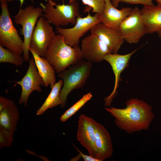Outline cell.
Listing matches in <instances>:
<instances>
[{
	"instance_id": "cell-11",
	"label": "cell",
	"mask_w": 161,
	"mask_h": 161,
	"mask_svg": "<svg viewBox=\"0 0 161 161\" xmlns=\"http://www.w3.org/2000/svg\"><path fill=\"white\" fill-rule=\"evenodd\" d=\"M80 48L83 58L92 63L104 60L105 56L112 53L109 48L92 34L82 40Z\"/></svg>"
},
{
	"instance_id": "cell-17",
	"label": "cell",
	"mask_w": 161,
	"mask_h": 161,
	"mask_svg": "<svg viewBox=\"0 0 161 161\" xmlns=\"http://www.w3.org/2000/svg\"><path fill=\"white\" fill-rule=\"evenodd\" d=\"M140 11L146 34L161 30V7L144 6Z\"/></svg>"
},
{
	"instance_id": "cell-24",
	"label": "cell",
	"mask_w": 161,
	"mask_h": 161,
	"mask_svg": "<svg viewBox=\"0 0 161 161\" xmlns=\"http://www.w3.org/2000/svg\"><path fill=\"white\" fill-rule=\"evenodd\" d=\"M74 0H69V3ZM83 4L92 9V12L100 14L103 11L105 6V0H81Z\"/></svg>"
},
{
	"instance_id": "cell-7",
	"label": "cell",
	"mask_w": 161,
	"mask_h": 161,
	"mask_svg": "<svg viewBox=\"0 0 161 161\" xmlns=\"http://www.w3.org/2000/svg\"><path fill=\"white\" fill-rule=\"evenodd\" d=\"M100 23L101 21L98 14L92 16L89 13L86 17H77L76 23L72 28L65 29L59 27L56 29L57 33L63 35L65 42L72 47L78 45L80 39L84 34Z\"/></svg>"
},
{
	"instance_id": "cell-18",
	"label": "cell",
	"mask_w": 161,
	"mask_h": 161,
	"mask_svg": "<svg viewBox=\"0 0 161 161\" xmlns=\"http://www.w3.org/2000/svg\"><path fill=\"white\" fill-rule=\"evenodd\" d=\"M29 49L34 58L38 71L43 80L44 86H50L52 88L56 83L53 67L44 57L39 56L30 48Z\"/></svg>"
},
{
	"instance_id": "cell-14",
	"label": "cell",
	"mask_w": 161,
	"mask_h": 161,
	"mask_svg": "<svg viewBox=\"0 0 161 161\" xmlns=\"http://www.w3.org/2000/svg\"><path fill=\"white\" fill-rule=\"evenodd\" d=\"M91 33L96 35L113 54L117 53L125 40L119 30L108 27L102 23L94 26L91 30Z\"/></svg>"
},
{
	"instance_id": "cell-6",
	"label": "cell",
	"mask_w": 161,
	"mask_h": 161,
	"mask_svg": "<svg viewBox=\"0 0 161 161\" xmlns=\"http://www.w3.org/2000/svg\"><path fill=\"white\" fill-rule=\"evenodd\" d=\"M42 9L29 5L24 9H20L17 14L14 16L15 23L22 26L21 32L24 37L23 45V58L25 61L30 60L29 51L31 36L38 18L42 16Z\"/></svg>"
},
{
	"instance_id": "cell-10",
	"label": "cell",
	"mask_w": 161,
	"mask_h": 161,
	"mask_svg": "<svg viewBox=\"0 0 161 161\" xmlns=\"http://www.w3.org/2000/svg\"><path fill=\"white\" fill-rule=\"evenodd\" d=\"M13 82L19 85L21 87L22 91L18 103L20 105L24 103L25 107L27 106L29 97L33 91L42 92L41 86H44V82L38 71L33 57L29 61L27 70L21 80Z\"/></svg>"
},
{
	"instance_id": "cell-4",
	"label": "cell",
	"mask_w": 161,
	"mask_h": 161,
	"mask_svg": "<svg viewBox=\"0 0 161 161\" xmlns=\"http://www.w3.org/2000/svg\"><path fill=\"white\" fill-rule=\"evenodd\" d=\"M42 16L50 23L56 27L66 26L69 24L75 25L79 15V5L76 0L69 4L57 5L54 2L49 1L45 5L41 4Z\"/></svg>"
},
{
	"instance_id": "cell-16",
	"label": "cell",
	"mask_w": 161,
	"mask_h": 161,
	"mask_svg": "<svg viewBox=\"0 0 161 161\" xmlns=\"http://www.w3.org/2000/svg\"><path fill=\"white\" fill-rule=\"evenodd\" d=\"M94 149L96 158L103 161L110 157L113 149L111 139L105 128L96 122Z\"/></svg>"
},
{
	"instance_id": "cell-1",
	"label": "cell",
	"mask_w": 161,
	"mask_h": 161,
	"mask_svg": "<svg viewBox=\"0 0 161 161\" xmlns=\"http://www.w3.org/2000/svg\"><path fill=\"white\" fill-rule=\"evenodd\" d=\"M105 109L115 118L116 125L128 134L148 129L154 116L151 106L137 98L127 100L125 108Z\"/></svg>"
},
{
	"instance_id": "cell-25",
	"label": "cell",
	"mask_w": 161,
	"mask_h": 161,
	"mask_svg": "<svg viewBox=\"0 0 161 161\" xmlns=\"http://www.w3.org/2000/svg\"><path fill=\"white\" fill-rule=\"evenodd\" d=\"M153 0H119V2L130 4H141L144 6L154 5Z\"/></svg>"
},
{
	"instance_id": "cell-28",
	"label": "cell",
	"mask_w": 161,
	"mask_h": 161,
	"mask_svg": "<svg viewBox=\"0 0 161 161\" xmlns=\"http://www.w3.org/2000/svg\"><path fill=\"white\" fill-rule=\"evenodd\" d=\"M19 0L20 1V9H21V7H22V5L23 4L24 2V1L25 0ZM31 0L33 2L32 0ZM0 1H6L7 2V1L11 2V1H13V0H0Z\"/></svg>"
},
{
	"instance_id": "cell-3",
	"label": "cell",
	"mask_w": 161,
	"mask_h": 161,
	"mask_svg": "<svg viewBox=\"0 0 161 161\" xmlns=\"http://www.w3.org/2000/svg\"><path fill=\"white\" fill-rule=\"evenodd\" d=\"M92 66V62L83 58L58 74V77L64 83L60 93L61 108L66 106L67 96L73 90L80 89L85 84Z\"/></svg>"
},
{
	"instance_id": "cell-9",
	"label": "cell",
	"mask_w": 161,
	"mask_h": 161,
	"mask_svg": "<svg viewBox=\"0 0 161 161\" xmlns=\"http://www.w3.org/2000/svg\"><path fill=\"white\" fill-rule=\"evenodd\" d=\"M118 30L122 37L128 43H138L146 34L140 10L137 7L132 9L131 14L122 21Z\"/></svg>"
},
{
	"instance_id": "cell-2",
	"label": "cell",
	"mask_w": 161,
	"mask_h": 161,
	"mask_svg": "<svg viewBox=\"0 0 161 161\" xmlns=\"http://www.w3.org/2000/svg\"><path fill=\"white\" fill-rule=\"evenodd\" d=\"M44 58L58 74L83 58L78 45L72 47L66 44L59 34L53 38Z\"/></svg>"
},
{
	"instance_id": "cell-26",
	"label": "cell",
	"mask_w": 161,
	"mask_h": 161,
	"mask_svg": "<svg viewBox=\"0 0 161 161\" xmlns=\"http://www.w3.org/2000/svg\"><path fill=\"white\" fill-rule=\"evenodd\" d=\"M74 146L76 148L77 151L79 152V153L83 158L85 161H100L99 160L95 158L90 155H87L83 154L80 151L79 149L74 145Z\"/></svg>"
},
{
	"instance_id": "cell-20",
	"label": "cell",
	"mask_w": 161,
	"mask_h": 161,
	"mask_svg": "<svg viewBox=\"0 0 161 161\" xmlns=\"http://www.w3.org/2000/svg\"><path fill=\"white\" fill-rule=\"evenodd\" d=\"M63 83V80L61 79L55 83L45 101L37 111V115L42 114L49 109L62 104L60 93Z\"/></svg>"
},
{
	"instance_id": "cell-21",
	"label": "cell",
	"mask_w": 161,
	"mask_h": 161,
	"mask_svg": "<svg viewBox=\"0 0 161 161\" xmlns=\"http://www.w3.org/2000/svg\"><path fill=\"white\" fill-rule=\"evenodd\" d=\"M24 61L21 56L0 45V63H9L18 66L22 65Z\"/></svg>"
},
{
	"instance_id": "cell-19",
	"label": "cell",
	"mask_w": 161,
	"mask_h": 161,
	"mask_svg": "<svg viewBox=\"0 0 161 161\" xmlns=\"http://www.w3.org/2000/svg\"><path fill=\"white\" fill-rule=\"evenodd\" d=\"M19 110L14 101L9 100L5 107L0 110V125L14 132L19 119Z\"/></svg>"
},
{
	"instance_id": "cell-13",
	"label": "cell",
	"mask_w": 161,
	"mask_h": 161,
	"mask_svg": "<svg viewBox=\"0 0 161 161\" xmlns=\"http://www.w3.org/2000/svg\"><path fill=\"white\" fill-rule=\"evenodd\" d=\"M138 49L134 50L127 54L121 55L117 53H110L106 55L104 60L108 62L111 65L115 75V81L114 89L112 93L105 98L104 105L106 106H110L113 98L116 95L119 83L121 81L120 75L122 72L128 66L129 60L131 55Z\"/></svg>"
},
{
	"instance_id": "cell-8",
	"label": "cell",
	"mask_w": 161,
	"mask_h": 161,
	"mask_svg": "<svg viewBox=\"0 0 161 161\" xmlns=\"http://www.w3.org/2000/svg\"><path fill=\"white\" fill-rule=\"evenodd\" d=\"M50 23L44 18L38 20L31 38L29 48L39 56L44 57L51 41L55 35Z\"/></svg>"
},
{
	"instance_id": "cell-27",
	"label": "cell",
	"mask_w": 161,
	"mask_h": 161,
	"mask_svg": "<svg viewBox=\"0 0 161 161\" xmlns=\"http://www.w3.org/2000/svg\"><path fill=\"white\" fill-rule=\"evenodd\" d=\"M111 3L115 7L117 8L119 3V0H111Z\"/></svg>"
},
{
	"instance_id": "cell-30",
	"label": "cell",
	"mask_w": 161,
	"mask_h": 161,
	"mask_svg": "<svg viewBox=\"0 0 161 161\" xmlns=\"http://www.w3.org/2000/svg\"><path fill=\"white\" fill-rule=\"evenodd\" d=\"M159 36L161 38V30L158 31L157 32Z\"/></svg>"
},
{
	"instance_id": "cell-22",
	"label": "cell",
	"mask_w": 161,
	"mask_h": 161,
	"mask_svg": "<svg viewBox=\"0 0 161 161\" xmlns=\"http://www.w3.org/2000/svg\"><path fill=\"white\" fill-rule=\"evenodd\" d=\"M92 97L91 93L84 95L75 104L66 111L61 116L60 119L61 122H64L76 113Z\"/></svg>"
},
{
	"instance_id": "cell-12",
	"label": "cell",
	"mask_w": 161,
	"mask_h": 161,
	"mask_svg": "<svg viewBox=\"0 0 161 161\" xmlns=\"http://www.w3.org/2000/svg\"><path fill=\"white\" fill-rule=\"evenodd\" d=\"M96 122L86 115H80L78 121L77 138L81 145L87 150L89 155L97 159L94 149Z\"/></svg>"
},
{
	"instance_id": "cell-15",
	"label": "cell",
	"mask_w": 161,
	"mask_h": 161,
	"mask_svg": "<svg viewBox=\"0 0 161 161\" xmlns=\"http://www.w3.org/2000/svg\"><path fill=\"white\" fill-rule=\"evenodd\" d=\"M105 6L103 12L98 14L101 23L105 25L119 30L123 20L131 14V7H123L118 10L112 4L111 0H105Z\"/></svg>"
},
{
	"instance_id": "cell-23",
	"label": "cell",
	"mask_w": 161,
	"mask_h": 161,
	"mask_svg": "<svg viewBox=\"0 0 161 161\" xmlns=\"http://www.w3.org/2000/svg\"><path fill=\"white\" fill-rule=\"evenodd\" d=\"M14 133L0 125V148L10 147L13 141Z\"/></svg>"
},
{
	"instance_id": "cell-5",
	"label": "cell",
	"mask_w": 161,
	"mask_h": 161,
	"mask_svg": "<svg viewBox=\"0 0 161 161\" xmlns=\"http://www.w3.org/2000/svg\"><path fill=\"white\" fill-rule=\"evenodd\" d=\"M1 11L0 16V45L6 47L15 54H23L24 41L19 36L10 16L7 2L0 1Z\"/></svg>"
},
{
	"instance_id": "cell-29",
	"label": "cell",
	"mask_w": 161,
	"mask_h": 161,
	"mask_svg": "<svg viewBox=\"0 0 161 161\" xmlns=\"http://www.w3.org/2000/svg\"><path fill=\"white\" fill-rule=\"evenodd\" d=\"M157 3V6L161 7V0H155Z\"/></svg>"
}]
</instances>
